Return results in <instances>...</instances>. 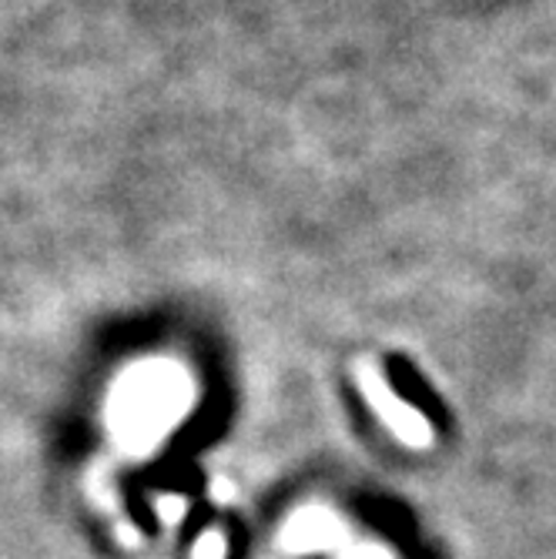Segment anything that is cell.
Returning a JSON list of instances; mask_svg holds the SVG:
<instances>
[{
  "mask_svg": "<svg viewBox=\"0 0 556 559\" xmlns=\"http://www.w3.org/2000/svg\"><path fill=\"white\" fill-rule=\"evenodd\" d=\"M348 559H389L382 549H363L359 556H348Z\"/></svg>",
  "mask_w": 556,
  "mask_h": 559,
  "instance_id": "cell-3",
  "label": "cell"
},
{
  "mask_svg": "<svg viewBox=\"0 0 556 559\" xmlns=\"http://www.w3.org/2000/svg\"><path fill=\"white\" fill-rule=\"evenodd\" d=\"M194 559H225V539L218 533H205L194 546Z\"/></svg>",
  "mask_w": 556,
  "mask_h": 559,
  "instance_id": "cell-2",
  "label": "cell"
},
{
  "mask_svg": "<svg viewBox=\"0 0 556 559\" xmlns=\"http://www.w3.org/2000/svg\"><path fill=\"white\" fill-rule=\"evenodd\" d=\"M356 379L363 385V395L369 399V405L376 409V416L402 439L416 449H426L433 442V426L423 419V413H416L410 402H402L392 385L386 382V376L379 372V366H372L369 359H363L356 366Z\"/></svg>",
  "mask_w": 556,
  "mask_h": 559,
  "instance_id": "cell-1",
  "label": "cell"
}]
</instances>
